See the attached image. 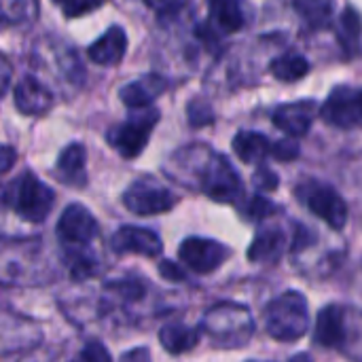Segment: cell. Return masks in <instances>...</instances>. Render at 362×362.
Masks as SVG:
<instances>
[{
    "mask_svg": "<svg viewBox=\"0 0 362 362\" xmlns=\"http://www.w3.org/2000/svg\"><path fill=\"white\" fill-rule=\"evenodd\" d=\"M168 89V81L159 74H142L136 81L125 83L119 89V100L129 110L153 108V102Z\"/></svg>",
    "mask_w": 362,
    "mask_h": 362,
    "instance_id": "9a60e30c",
    "label": "cell"
},
{
    "mask_svg": "<svg viewBox=\"0 0 362 362\" xmlns=\"http://www.w3.org/2000/svg\"><path fill=\"white\" fill-rule=\"evenodd\" d=\"M15 108L25 117H42L53 106L51 89L34 74H25L17 81L13 89Z\"/></svg>",
    "mask_w": 362,
    "mask_h": 362,
    "instance_id": "4fadbf2b",
    "label": "cell"
},
{
    "mask_svg": "<svg viewBox=\"0 0 362 362\" xmlns=\"http://www.w3.org/2000/svg\"><path fill=\"white\" fill-rule=\"evenodd\" d=\"M240 208H242L244 218H248V221H265L276 212V206L263 195H252V197L242 199Z\"/></svg>",
    "mask_w": 362,
    "mask_h": 362,
    "instance_id": "83f0119b",
    "label": "cell"
},
{
    "mask_svg": "<svg viewBox=\"0 0 362 362\" xmlns=\"http://www.w3.org/2000/svg\"><path fill=\"white\" fill-rule=\"evenodd\" d=\"M316 112H320V108L314 100H297V102L278 104L272 112V121L280 132L286 134V138L297 140L310 134Z\"/></svg>",
    "mask_w": 362,
    "mask_h": 362,
    "instance_id": "8fae6325",
    "label": "cell"
},
{
    "mask_svg": "<svg viewBox=\"0 0 362 362\" xmlns=\"http://www.w3.org/2000/svg\"><path fill=\"white\" fill-rule=\"evenodd\" d=\"M348 341V320L346 308L339 303H329L318 312L314 327V344L327 350H341Z\"/></svg>",
    "mask_w": 362,
    "mask_h": 362,
    "instance_id": "5bb4252c",
    "label": "cell"
},
{
    "mask_svg": "<svg viewBox=\"0 0 362 362\" xmlns=\"http://www.w3.org/2000/svg\"><path fill=\"white\" fill-rule=\"evenodd\" d=\"M288 246L286 233L276 225H265L257 231L252 244L248 246V261L272 265L278 263Z\"/></svg>",
    "mask_w": 362,
    "mask_h": 362,
    "instance_id": "e0dca14e",
    "label": "cell"
},
{
    "mask_svg": "<svg viewBox=\"0 0 362 362\" xmlns=\"http://www.w3.org/2000/svg\"><path fill=\"white\" fill-rule=\"evenodd\" d=\"M187 119L191 127H204L214 123V110L210 106V102L202 100V98H193L187 106Z\"/></svg>",
    "mask_w": 362,
    "mask_h": 362,
    "instance_id": "f546056e",
    "label": "cell"
},
{
    "mask_svg": "<svg viewBox=\"0 0 362 362\" xmlns=\"http://www.w3.org/2000/svg\"><path fill=\"white\" fill-rule=\"evenodd\" d=\"M165 176L178 185L206 193L218 204H242L244 182L227 155L195 142L178 148L165 163Z\"/></svg>",
    "mask_w": 362,
    "mask_h": 362,
    "instance_id": "6da1fadb",
    "label": "cell"
},
{
    "mask_svg": "<svg viewBox=\"0 0 362 362\" xmlns=\"http://www.w3.org/2000/svg\"><path fill=\"white\" fill-rule=\"evenodd\" d=\"M269 72L274 74V78H278L282 83H297L310 72V62L301 53L286 51L272 59Z\"/></svg>",
    "mask_w": 362,
    "mask_h": 362,
    "instance_id": "484cf974",
    "label": "cell"
},
{
    "mask_svg": "<svg viewBox=\"0 0 362 362\" xmlns=\"http://www.w3.org/2000/svg\"><path fill=\"white\" fill-rule=\"evenodd\" d=\"M121 202L125 210L136 216H157L170 212L178 204V195L155 176L144 174L129 182V187L121 195Z\"/></svg>",
    "mask_w": 362,
    "mask_h": 362,
    "instance_id": "52a82bcc",
    "label": "cell"
},
{
    "mask_svg": "<svg viewBox=\"0 0 362 362\" xmlns=\"http://www.w3.org/2000/svg\"><path fill=\"white\" fill-rule=\"evenodd\" d=\"M127 51V34L121 25H110L98 40L87 47V57L104 68L117 66Z\"/></svg>",
    "mask_w": 362,
    "mask_h": 362,
    "instance_id": "ac0fdd59",
    "label": "cell"
},
{
    "mask_svg": "<svg viewBox=\"0 0 362 362\" xmlns=\"http://www.w3.org/2000/svg\"><path fill=\"white\" fill-rule=\"evenodd\" d=\"M299 155H301V146L295 138H280L274 142V153H272L274 159L286 163V161H295Z\"/></svg>",
    "mask_w": 362,
    "mask_h": 362,
    "instance_id": "1f68e13d",
    "label": "cell"
},
{
    "mask_svg": "<svg viewBox=\"0 0 362 362\" xmlns=\"http://www.w3.org/2000/svg\"><path fill=\"white\" fill-rule=\"evenodd\" d=\"M310 30H325L333 23L335 4L327 0H301L293 4Z\"/></svg>",
    "mask_w": 362,
    "mask_h": 362,
    "instance_id": "4316f807",
    "label": "cell"
},
{
    "mask_svg": "<svg viewBox=\"0 0 362 362\" xmlns=\"http://www.w3.org/2000/svg\"><path fill=\"white\" fill-rule=\"evenodd\" d=\"M62 259L74 282H85L100 272V261L91 248H62Z\"/></svg>",
    "mask_w": 362,
    "mask_h": 362,
    "instance_id": "d4e9b609",
    "label": "cell"
},
{
    "mask_svg": "<svg viewBox=\"0 0 362 362\" xmlns=\"http://www.w3.org/2000/svg\"><path fill=\"white\" fill-rule=\"evenodd\" d=\"M202 339V331L199 327H187L182 322H168L159 329V344L165 352L178 356V354H187L193 352L197 348Z\"/></svg>",
    "mask_w": 362,
    "mask_h": 362,
    "instance_id": "44dd1931",
    "label": "cell"
},
{
    "mask_svg": "<svg viewBox=\"0 0 362 362\" xmlns=\"http://www.w3.org/2000/svg\"><path fill=\"white\" fill-rule=\"evenodd\" d=\"M110 250L117 255H140L146 259H157L163 252V242L157 235V231L136 225H123L119 227L110 238Z\"/></svg>",
    "mask_w": 362,
    "mask_h": 362,
    "instance_id": "7c38bea8",
    "label": "cell"
},
{
    "mask_svg": "<svg viewBox=\"0 0 362 362\" xmlns=\"http://www.w3.org/2000/svg\"><path fill=\"white\" fill-rule=\"evenodd\" d=\"M295 197L314 216L325 221L333 231H344V227L348 223V204L335 191V187H331L329 182L316 180V178H305V180L297 182Z\"/></svg>",
    "mask_w": 362,
    "mask_h": 362,
    "instance_id": "8992f818",
    "label": "cell"
},
{
    "mask_svg": "<svg viewBox=\"0 0 362 362\" xmlns=\"http://www.w3.org/2000/svg\"><path fill=\"white\" fill-rule=\"evenodd\" d=\"M159 276L170 280V282H185L187 280V274L174 261H168V259L159 263Z\"/></svg>",
    "mask_w": 362,
    "mask_h": 362,
    "instance_id": "d590c367",
    "label": "cell"
},
{
    "mask_svg": "<svg viewBox=\"0 0 362 362\" xmlns=\"http://www.w3.org/2000/svg\"><path fill=\"white\" fill-rule=\"evenodd\" d=\"M231 250L221 244L218 240L212 238H199V235H191L185 238L178 246V259L180 263L195 272V274H212L216 272L227 259H229Z\"/></svg>",
    "mask_w": 362,
    "mask_h": 362,
    "instance_id": "30bf717a",
    "label": "cell"
},
{
    "mask_svg": "<svg viewBox=\"0 0 362 362\" xmlns=\"http://www.w3.org/2000/svg\"><path fill=\"white\" fill-rule=\"evenodd\" d=\"M102 6V2H85V0H66L59 2V8L64 11L66 19H76L81 15H87L91 11H98Z\"/></svg>",
    "mask_w": 362,
    "mask_h": 362,
    "instance_id": "836d02e7",
    "label": "cell"
},
{
    "mask_svg": "<svg viewBox=\"0 0 362 362\" xmlns=\"http://www.w3.org/2000/svg\"><path fill=\"white\" fill-rule=\"evenodd\" d=\"M159 108L132 110L129 117L121 123H115L106 129V142L123 159H136L146 148L155 125L159 123Z\"/></svg>",
    "mask_w": 362,
    "mask_h": 362,
    "instance_id": "5b68a950",
    "label": "cell"
},
{
    "mask_svg": "<svg viewBox=\"0 0 362 362\" xmlns=\"http://www.w3.org/2000/svg\"><path fill=\"white\" fill-rule=\"evenodd\" d=\"M8 81H11V64L6 55H2V93L8 91Z\"/></svg>",
    "mask_w": 362,
    "mask_h": 362,
    "instance_id": "f35d334b",
    "label": "cell"
},
{
    "mask_svg": "<svg viewBox=\"0 0 362 362\" xmlns=\"http://www.w3.org/2000/svg\"><path fill=\"white\" fill-rule=\"evenodd\" d=\"M337 42L348 59L362 53V15L358 8L346 6L337 21Z\"/></svg>",
    "mask_w": 362,
    "mask_h": 362,
    "instance_id": "603a6c76",
    "label": "cell"
},
{
    "mask_svg": "<svg viewBox=\"0 0 362 362\" xmlns=\"http://www.w3.org/2000/svg\"><path fill=\"white\" fill-rule=\"evenodd\" d=\"M0 157H2V161H0V170H2L4 174H6V172L11 170L13 161L17 159V153L13 151V146L4 144V146H2V153H0Z\"/></svg>",
    "mask_w": 362,
    "mask_h": 362,
    "instance_id": "74e56055",
    "label": "cell"
},
{
    "mask_svg": "<svg viewBox=\"0 0 362 362\" xmlns=\"http://www.w3.org/2000/svg\"><path fill=\"white\" fill-rule=\"evenodd\" d=\"M119 362H151V352L148 348H134V350H127Z\"/></svg>",
    "mask_w": 362,
    "mask_h": 362,
    "instance_id": "8d00e7d4",
    "label": "cell"
},
{
    "mask_svg": "<svg viewBox=\"0 0 362 362\" xmlns=\"http://www.w3.org/2000/svg\"><path fill=\"white\" fill-rule=\"evenodd\" d=\"M248 362H257V361H248Z\"/></svg>",
    "mask_w": 362,
    "mask_h": 362,
    "instance_id": "60d3db41",
    "label": "cell"
},
{
    "mask_svg": "<svg viewBox=\"0 0 362 362\" xmlns=\"http://www.w3.org/2000/svg\"><path fill=\"white\" fill-rule=\"evenodd\" d=\"M2 202L28 223H45L53 210L55 193L32 170H23L4 185Z\"/></svg>",
    "mask_w": 362,
    "mask_h": 362,
    "instance_id": "3957f363",
    "label": "cell"
},
{
    "mask_svg": "<svg viewBox=\"0 0 362 362\" xmlns=\"http://www.w3.org/2000/svg\"><path fill=\"white\" fill-rule=\"evenodd\" d=\"M36 11H38L36 2H4L0 8V15H2L4 25H8V23H19L23 19H32Z\"/></svg>",
    "mask_w": 362,
    "mask_h": 362,
    "instance_id": "f1b7e54d",
    "label": "cell"
},
{
    "mask_svg": "<svg viewBox=\"0 0 362 362\" xmlns=\"http://www.w3.org/2000/svg\"><path fill=\"white\" fill-rule=\"evenodd\" d=\"M208 23L225 38L246 25V6L238 0H214L208 4Z\"/></svg>",
    "mask_w": 362,
    "mask_h": 362,
    "instance_id": "ffe728a7",
    "label": "cell"
},
{
    "mask_svg": "<svg viewBox=\"0 0 362 362\" xmlns=\"http://www.w3.org/2000/svg\"><path fill=\"white\" fill-rule=\"evenodd\" d=\"M85 165H87V151L81 142H70L62 148V153L57 155V161H55V178L68 187H85L87 185V172H85Z\"/></svg>",
    "mask_w": 362,
    "mask_h": 362,
    "instance_id": "2e32d148",
    "label": "cell"
},
{
    "mask_svg": "<svg viewBox=\"0 0 362 362\" xmlns=\"http://www.w3.org/2000/svg\"><path fill=\"white\" fill-rule=\"evenodd\" d=\"M252 182H255V187H259L261 191H276L280 178H278V174L272 172L267 165H259L257 172H255V176H252Z\"/></svg>",
    "mask_w": 362,
    "mask_h": 362,
    "instance_id": "e575fe53",
    "label": "cell"
},
{
    "mask_svg": "<svg viewBox=\"0 0 362 362\" xmlns=\"http://www.w3.org/2000/svg\"><path fill=\"white\" fill-rule=\"evenodd\" d=\"M70 362H112V356L102 341L91 339L78 350V354Z\"/></svg>",
    "mask_w": 362,
    "mask_h": 362,
    "instance_id": "4dcf8cb0",
    "label": "cell"
},
{
    "mask_svg": "<svg viewBox=\"0 0 362 362\" xmlns=\"http://www.w3.org/2000/svg\"><path fill=\"white\" fill-rule=\"evenodd\" d=\"M255 316L244 303L221 301L210 305L199 322V331L214 348L240 350L246 348L255 335Z\"/></svg>",
    "mask_w": 362,
    "mask_h": 362,
    "instance_id": "7a4b0ae2",
    "label": "cell"
},
{
    "mask_svg": "<svg viewBox=\"0 0 362 362\" xmlns=\"http://www.w3.org/2000/svg\"><path fill=\"white\" fill-rule=\"evenodd\" d=\"M320 117L327 125L339 129L362 125V87L337 85L320 106Z\"/></svg>",
    "mask_w": 362,
    "mask_h": 362,
    "instance_id": "9c48e42d",
    "label": "cell"
},
{
    "mask_svg": "<svg viewBox=\"0 0 362 362\" xmlns=\"http://www.w3.org/2000/svg\"><path fill=\"white\" fill-rule=\"evenodd\" d=\"M231 146L242 163L257 165V168L265 165V159L272 157V153H274V142L265 134L252 132V129H240L233 136Z\"/></svg>",
    "mask_w": 362,
    "mask_h": 362,
    "instance_id": "d6986e66",
    "label": "cell"
},
{
    "mask_svg": "<svg viewBox=\"0 0 362 362\" xmlns=\"http://www.w3.org/2000/svg\"><path fill=\"white\" fill-rule=\"evenodd\" d=\"M144 4L157 13V19H159L161 23L174 21V19L178 17V13L187 8L185 2H151V0H148V2H144Z\"/></svg>",
    "mask_w": 362,
    "mask_h": 362,
    "instance_id": "d6a6232c",
    "label": "cell"
},
{
    "mask_svg": "<svg viewBox=\"0 0 362 362\" xmlns=\"http://www.w3.org/2000/svg\"><path fill=\"white\" fill-rule=\"evenodd\" d=\"M288 362H314V361H312V356H310L308 352H299V354H295V356H293Z\"/></svg>",
    "mask_w": 362,
    "mask_h": 362,
    "instance_id": "ab89813d",
    "label": "cell"
},
{
    "mask_svg": "<svg viewBox=\"0 0 362 362\" xmlns=\"http://www.w3.org/2000/svg\"><path fill=\"white\" fill-rule=\"evenodd\" d=\"M55 235L62 248H91L100 235L95 216L78 202L68 204L55 225Z\"/></svg>",
    "mask_w": 362,
    "mask_h": 362,
    "instance_id": "ba28073f",
    "label": "cell"
},
{
    "mask_svg": "<svg viewBox=\"0 0 362 362\" xmlns=\"http://www.w3.org/2000/svg\"><path fill=\"white\" fill-rule=\"evenodd\" d=\"M51 42V51H53V66L57 76L72 85V87H81L85 83V70L83 64L78 59V53L74 51V47L62 42V40H49Z\"/></svg>",
    "mask_w": 362,
    "mask_h": 362,
    "instance_id": "7402d4cb",
    "label": "cell"
},
{
    "mask_svg": "<svg viewBox=\"0 0 362 362\" xmlns=\"http://www.w3.org/2000/svg\"><path fill=\"white\" fill-rule=\"evenodd\" d=\"M151 284L140 278V276H123V278H115V280H108L104 284V291L119 303H125V305H138L142 301L148 299L151 295Z\"/></svg>",
    "mask_w": 362,
    "mask_h": 362,
    "instance_id": "cb8c5ba5",
    "label": "cell"
},
{
    "mask_svg": "<svg viewBox=\"0 0 362 362\" xmlns=\"http://www.w3.org/2000/svg\"><path fill=\"white\" fill-rule=\"evenodd\" d=\"M263 322L274 339L284 344L299 341L310 331L308 299L299 291H286L278 295L265 305Z\"/></svg>",
    "mask_w": 362,
    "mask_h": 362,
    "instance_id": "277c9868",
    "label": "cell"
}]
</instances>
